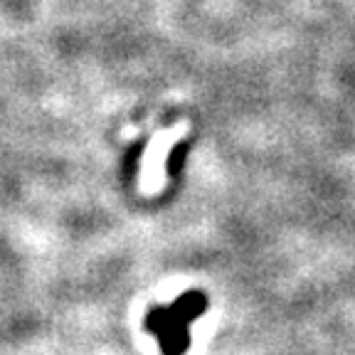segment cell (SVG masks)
<instances>
[{
  "label": "cell",
  "mask_w": 355,
  "mask_h": 355,
  "mask_svg": "<svg viewBox=\"0 0 355 355\" xmlns=\"http://www.w3.org/2000/svg\"><path fill=\"white\" fill-rule=\"evenodd\" d=\"M205 306L200 294H188L171 309H155L148 316V328L158 336L166 355H180L188 348V323Z\"/></svg>",
  "instance_id": "obj_1"
}]
</instances>
